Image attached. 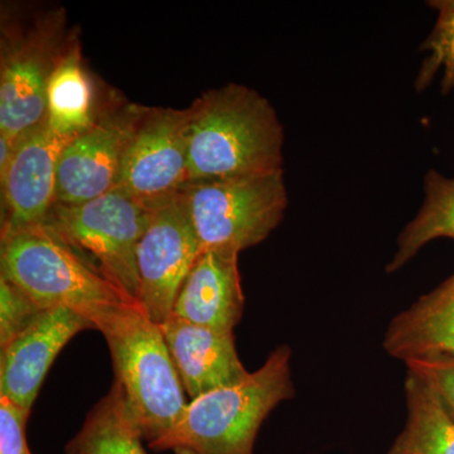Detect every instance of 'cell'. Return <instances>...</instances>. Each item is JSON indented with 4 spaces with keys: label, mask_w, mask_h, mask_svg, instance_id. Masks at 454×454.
<instances>
[{
    "label": "cell",
    "mask_w": 454,
    "mask_h": 454,
    "mask_svg": "<svg viewBox=\"0 0 454 454\" xmlns=\"http://www.w3.org/2000/svg\"><path fill=\"white\" fill-rule=\"evenodd\" d=\"M97 89L83 64L79 37L57 66L47 89L46 121L59 136L74 138L97 119Z\"/></svg>",
    "instance_id": "obj_16"
},
{
    "label": "cell",
    "mask_w": 454,
    "mask_h": 454,
    "mask_svg": "<svg viewBox=\"0 0 454 454\" xmlns=\"http://www.w3.org/2000/svg\"><path fill=\"white\" fill-rule=\"evenodd\" d=\"M291 357L292 349L279 346L244 380L190 400L178 423L149 448L175 454H253L268 415L294 396Z\"/></svg>",
    "instance_id": "obj_2"
},
{
    "label": "cell",
    "mask_w": 454,
    "mask_h": 454,
    "mask_svg": "<svg viewBox=\"0 0 454 454\" xmlns=\"http://www.w3.org/2000/svg\"><path fill=\"white\" fill-rule=\"evenodd\" d=\"M151 207L115 188L80 205L55 203L43 225L52 230L131 301L138 303L137 250Z\"/></svg>",
    "instance_id": "obj_7"
},
{
    "label": "cell",
    "mask_w": 454,
    "mask_h": 454,
    "mask_svg": "<svg viewBox=\"0 0 454 454\" xmlns=\"http://www.w3.org/2000/svg\"><path fill=\"white\" fill-rule=\"evenodd\" d=\"M62 7L3 3L0 12V136L12 142L46 119L47 89L76 32Z\"/></svg>",
    "instance_id": "obj_3"
},
{
    "label": "cell",
    "mask_w": 454,
    "mask_h": 454,
    "mask_svg": "<svg viewBox=\"0 0 454 454\" xmlns=\"http://www.w3.org/2000/svg\"><path fill=\"white\" fill-rule=\"evenodd\" d=\"M424 190L426 200L419 214L397 239L395 255L387 269L389 273L404 267L430 241L441 238L454 240V178L429 170Z\"/></svg>",
    "instance_id": "obj_19"
},
{
    "label": "cell",
    "mask_w": 454,
    "mask_h": 454,
    "mask_svg": "<svg viewBox=\"0 0 454 454\" xmlns=\"http://www.w3.org/2000/svg\"><path fill=\"white\" fill-rule=\"evenodd\" d=\"M184 195L201 252L240 254L262 243L288 206L283 169L188 182Z\"/></svg>",
    "instance_id": "obj_6"
},
{
    "label": "cell",
    "mask_w": 454,
    "mask_h": 454,
    "mask_svg": "<svg viewBox=\"0 0 454 454\" xmlns=\"http://www.w3.org/2000/svg\"><path fill=\"white\" fill-rule=\"evenodd\" d=\"M137 107L134 104L101 107L88 129L66 143L57 160L56 203L80 205L118 187Z\"/></svg>",
    "instance_id": "obj_10"
},
{
    "label": "cell",
    "mask_w": 454,
    "mask_h": 454,
    "mask_svg": "<svg viewBox=\"0 0 454 454\" xmlns=\"http://www.w3.org/2000/svg\"><path fill=\"white\" fill-rule=\"evenodd\" d=\"M85 330H95L86 317L67 309H44L29 327L3 346L0 396L32 411L57 355Z\"/></svg>",
    "instance_id": "obj_12"
},
{
    "label": "cell",
    "mask_w": 454,
    "mask_h": 454,
    "mask_svg": "<svg viewBox=\"0 0 454 454\" xmlns=\"http://www.w3.org/2000/svg\"><path fill=\"white\" fill-rule=\"evenodd\" d=\"M98 331L112 355L115 382L149 444L160 441L181 419L190 400L179 379L160 325L138 303L116 310Z\"/></svg>",
    "instance_id": "obj_5"
},
{
    "label": "cell",
    "mask_w": 454,
    "mask_h": 454,
    "mask_svg": "<svg viewBox=\"0 0 454 454\" xmlns=\"http://www.w3.org/2000/svg\"><path fill=\"white\" fill-rule=\"evenodd\" d=\"M188 182V110L137 107L118 187L146 206L178 195Z\"/></svg>",
    "instance_id": "obj_8"
},
{
    "label": "cell",
    "mask_w": 454,
    "mask_h": 454,
    "mask_svg": "<svg viewBox=\"0 0 454 454\" xmlns=\"http://www.w3.org/2000/svg\"><path fill=\"white\" fill-rule=\"evenodd\" d=\"M31 411L7 396H0V454H32L27 442Z\"/></svg>",
    "instance_id": "obj_22"
},
{
    "label": "cell",
    "mask_w": 454,
    "mask_h": 454,
    "mask_svg": "<svg viewBox=\"0 0 454 454\" xmlns=\"http://www.w3.org/2000/svg\"><path fill=\"white\" fill-rule=\"evenodd\" d=\"M408 419L389 454H454V419L428 385L408 372Z\"/></svg>",
    "instance_id": "obj_18"
},
{
    "label": "cell",
    "mask_w": 454,
    "mask_h": 454,
    "mask_svg": "<svg viewBox=\"0 0 454 454\" xmlns=\"http://www.w3.org/2000/svg\"><path fill=\"white\" fill-rule=\"evenodd\" d=\"M70 139L44 119L16 140L7 168L0 172L2 234L43 225L56 203L57 160Z\"/></svg>",
    "instance_id": "obj_11"
},
{
    "label": "cell",
    "mask_w": 454,
    "mask_h": 454,
    "mask_svg": "<svg viewBox=\"0 0 454 454\" xmlns=\"http://www.w3.org/2000/svg\"><path fill=\"white\" fill-rule=\"evenodd\" d=\"M160 328L188 400L238 384L249 375L239 357L234 333L188 324L175 316Z\"/></svg>",
    "instance_id": "obj_13"
},
{
    "label": "cell",
    "mask_w": 454,
    "mask_h": 454,
    "mask_svg": "<svg viewBox=\"0 0 454 454\" xmlns=\"http://www.w3.org/2000/svg\"><path fill=\"white\" fill-rule=\"evenodd\" d=\"M187 110L190 182L282 169L283 127L255 90L227 83Z\"/></svg>",
    "instance_id": "obj_1"
},
{
    "label": "cell",
    "mask_w": 454,
    "mask_h": 454,
    "mask_svg": "<svg viewBox=\"0 0 454 454\" xmlns=\"http://www.w3.org/2000/svg\"><path fill=\"white\" fill-rule=\"evenodd\" d=\"M243 312L239 253L203 250L179 289L172 316L188 324L234 333Z\"/></svg>",
    "instance_id": "obj_14"
},
{
    "label": "cell",
    "mask_w": 454,
    "mask_h": 454,
    "mask_svg": "<svg viewBox=\"0 0 454 454\" xmlns=\"http://www.w3.org/2000/svg\"><path fill=\"white\" fill-rule=\"evenodd\" d=\"M384 348L397 360H454V274L391 321Z\"/></svg>",
    "instance_id": "obj_15"
},
{
    "label": "cell",
    "mask_w": 454,
    "mask_h": 454,
    "mask_svg": "<svg viewBox=\"0 0 454 454\" xmlns=\"http://www.w3.org/2000/svg\"><path fill=\"white\" fill-rule=\"evenodd\" d=\"M408 372L413 373L424 384L428 385L446 406L454 419V360L434 358V360H415L405 364Z\"/></svg>",
    "instance_id": "obj_21"
},
{
    "label": "cell",
    "mask_w": 454,
    "mask_h": 454,
    "mask_svg": "<svg viewBox=\"0 0 454 454\" xmlns=\"http://www.w3.org/2000/svg\"><path fill=\"white\" fill-rule=\"evenodd\" d=\"M201 253L184 190L152 206L137 250L138 303L154 322L172 316L179 289Z\"/></svg>",
    "instance_id": "obj_9"
},
{
    "label": "cell",
    "mask_w": 454,
    "mask_h": 454,
    "mask_svg": "<svg viewBox=\"0 0 454 454\" xmlns=\"http://www.w3.org/2000/svg\"><path fill=\"white\" fill-rule=\"evenodd\" d=\"M0 276L42 309L74 310L95 330L116 310L136 303L44 225L2 234Z\"/></svg>",
    "instance_id": "obj_4"
},
{
    "label": "cell",
    "mask_w": 454,
    "mask_h": 454,
    "mask_svg": "<svg viewBox=\"0 0 454 454\" xmlns=\"http://www.w3.org/2000/svg\"><path fill=\"white\" fill-rule=\"evenodd\" d=\"M43 310L0 276V348L23 333Z\"/></svg>",
    "instance_id": "obj_20"
},
{
    "label": "cell",
    "mask_w": 454,
    "mask_h": 454,
    "mask_svg": "<svg viewBox=\"0 0 454 454\" xmlns=\"http://www.w3.org/2000/svg\"><path fill=\"white\" fill-rule=\"evenodd\" d=\"M143 441L121 385L114 381L66 444L65 454H149Z\"/></svg>",
    "instance_id": "obj_17"
}]
</instances>
